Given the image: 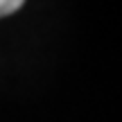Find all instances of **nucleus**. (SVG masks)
Returning a JSON list of instances; mask_svg holds the SVG:
<instances>
[{"mask_svg": "<svg viewBox=\"0 0 122 122\" xmlns=\"http://www.w3.org/2000/svg\"><path fill=\"white\" fill-rule=\"evenodd\" d=\"M23 2H25V0H0V16H9V14H14L16 9L23 7Z\"/></svg>", "mask_w": 122, "mask_h": 122, "instance_id": "1", "label": "nucleus"}]
</instances>
